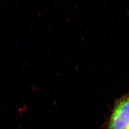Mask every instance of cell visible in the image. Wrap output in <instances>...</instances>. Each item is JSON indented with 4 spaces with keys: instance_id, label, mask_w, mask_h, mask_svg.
Here are the masks:
<instances>
[{
    "instance_id": "cell-1",
    "label": "cell",
    "mask_w": 129,
    "mask_h": 129,
    "mask_svg": "<svg viewBox=\"0 0 129 129\" xmlns=\"http://www.w3.org/2000/svg\"><path fill=\"white\" fill-rule=\"evenodd\" d=\"M128 127L129 92L117 101L103 129H127Z\"/></svg>"
},
{
    "instance_id": "cell-2",
    "label": "cell",
    "mask_w": 129,
    "mask_h": 129,
    "mask_svg": "<svg viewBox=\"0 0 129 129\" xmlns=\"http://www.w3.org/2000/svg\"><path fill=\"white\" fill-rule=\"evenodd\" d=\"M127 129H129V127H128V128H127Z\"/></svg>"
}]
</instances>
